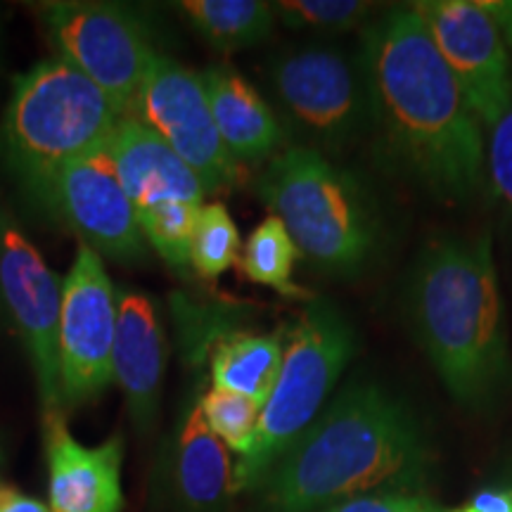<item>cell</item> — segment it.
I'll list each match as a JSON object with an SVG mask.
<instances>
[{
	"mask_svg": "<svg viewBox=\"0 0 512 512\" xmlns=\"http://www.w3.org/2000/svg\"><path fill=\"white\" fill-rule=\"evenodd\" d=\"M240 230L226 204H202L190 247V266L204 280H219L240 259Z\"/></svg>",
	"mask_w": 512,
	"mask_h": 512,
	"instance_id": "22",
	"label": "cell"
},
{
	"mask_svg": "<svg viewBox=\"0 0 512 512\" xmlns=\"http://www.w3.org/2000/svg\"><path fill=\"white\" fill-rule=\"evenodd\" d=\"M477 5L491 17L503 43L512 50V0H477Z\"/></svg>",
	"mask_w": 512,
	"mask_h": 512,
	"instance_id": "30",
	"label": "cell"
},
{
	"mask_svg": "<svg viewBox=\"0 0 512 512\" xmlns=\"http://www.w3.org/2000/svg\"><path fill=\"white\" fill-rule=\"evenodd\" d=\"M174 8L192 31L219 53H238L268 41L275 29L273 3L264 0H183Z\"/></svg>",
	"mask_w": 512,
	"mask_h": 512,
	"instance_id": "20",
	"label": "cell"
},
{
	"mask_svg": "<svg viewBox=\"0 0 512 512\" xmlns=\"http://www.w3.org/2000/svg\"><path fill=\"white\" fill-rule=\"evenodd\" d=\"M0 311L27 351L41 408H62V283L5 202L0 204Z\"/></svg>",
	"mask_w": 512,
	"mask_h": 512,
	"instance_id": "9",
	"label": "cell"
},
{
	"mask_svg": "<svg viewBox=\"0 0 512 512\" xmlns=\"http://www.w3.org/2000/svg\"><path fill=\"white\" fill-rule=\"evenodd\" d=\"M259 200L292 235L302 259L323 273L354 278L377 252L380 223L351 171L309 145L275 155L256 181Z\"/></svg>",
	"mask_w": 512,
	"mask_h": 512,
	"instance_id": "5",
	"label": "cell"
},
{
	"mask_svg": "<svg viewBox=\"0 0 512 512\" xmlns=\"http://www.w3.org/2000/svg\"><path fill=\"white\" fill-rule=\"evenodd\" d=\"M5 72V46H3V24H0V81H3Z\"/></svg>",
	"mask_w": 512,
	"mask_h": 512,
	"instance_id": "31",
	"label": "cell"
},
{
	"mask_svg": "<svg viewBox=\"0 0 512 512\" xmlns=\"http://www.w3.org/2000/svg\"><path fill=\"white\" fill-rule=\"evenodd\" d=\"M406 306L420 347L458 403L482 408L508 387L512 361L489 235L430 242L408 278Z\"/></svg>",
	"mask_w": 512,
	"mask_h": 512,
	"instance_id": "3",
	"label": "cell"
},
{
	"mask_svg": "<svg viewBox=\"0 0 512 512\" xmlns=\"http://www.w3.org/2000/svg\"><path fill=\"white\" fill-rule=\"evenodd\" d=\"M432 451L420 422L380 384L351 382L256 486L261 512H318L373 494H420Z\"/></svg>",
	"mask_w": 512,
	"mask_h": 512,
	"instance_id": "2",
	"label": "cell"
},
{
	"mask_svg": "<svg viewBox=\"0 0 512 512\" xmlns=\"http://www.w3.org/2000/svg\"><path fill=\"white\" fill-rule=\"evenodd\" d=\"M110 150L136 216L162 202L204 204L207 190L195 171L140 121L121 119L110 136Z\"/></svg>",
	"mask_w": 512,
	"mask_h": 512,
	"instance_id": "17",
	"label": "cell"
},
{
	"mask_svg": "<svg viewBox=\"0 0 512 512\" xmlns=\"http://www.w3.org/2000/svg\"><path fill=\"white\" fill-rule=\"evenodd\" d=\"M117 306L119 294L102 256L79 242L74 264L62 283L60 396L64 411L100 399L114 382Z\"/></svg>",
	"mask_w": 512,
	"mask_h": 512,
	"instance_id": "11",
	"label": "cell"
},
{
	"mask_svg": "<svg viewBox=\"0 0 512 512\" xmlns=\"http://www.w3.org/2000/svg\"><path fill=\"white\" fill-rule=\"evenodd\" d=\"M302 259L292 235L278 216H266L256 226L242 247L238 268L249 283L271 287L283 297H309L294 285V266Z\"/></svg>",
	"mask_w": 512,
	"mask_h": 512,
	"instance_id": "21",
	"label": "cell"
},
{
	"mask_svg": "<svg viewBox=\"0 0 512 512\" xmlns=\"http://www.w3.org/2000/svg\"><path fill=\"white\" fill-rule=\"evenodd\" d=\"M280 110L313 150L342 152L375 126L373 91L363 50L304 43L268 64Z\"/></svg>",
	"mask_w": 512,
	"mask_h": 512,
	"instance_id": "7",
	"label": "cell"
},
{
	"mask_svg": "<svg viewBox=\"0 0 512 512\" xmlns=\"http://www.w3.org/2000/svg\"><path fill=\"white\" fill-rule=\"evenodd\" d=\"M55 57L93 81L128 117L152 57L150 29L136 10L105 0H50L36 5Z\"/></svg>",
	"mask_w": 512,
	"mask_h": 512,
	"instance_id": "8",
	"label": "cell"
},
{
	"mask_svg": "<svg viewBox=\"0 0 512 512\" xmlns=\"http://www.w3.org/2000/svg\"><path fill=\"white\" fill-rule=\"evenodd\" d=\"M318 512H446L422 494H373L351 498Z\"/></svg>",
	"mask_w": 512,
	"mask_h": 512,
	"instance_id": "27",
	"label": "cell"
},
{
	"mask_svg": "<svg viewBox=\"0 0 512 512\" xmlns=\"http://www.w3.org/2000/svg\"><path fill=\"white\" fill-rule=\"evenodd\" d=\"M460 512H512V484L477 491Z\"/></svg>",
	"mask_w": 512,
	"mask_h": 512,
	"instance_id": "28",
	"label": "cell"
},
{
	"mask_svg": "<svg viewBox=\"0 0 512 512\" xmlns=\"http://www.w3.org/2000/svg\"><path fill=\"white\" fill-rule=\"evenodd\" d=\"M131 119L152 128L200 178L207 195L230 190L242 178L240 164L216 131L202 74L174 57H152Z\"/></svg>",
	"mask_w": 512,
	"mask_h": 512,
	"instance_id": "10",
	"label": "cell"
},
{
	"mask_svg": "<svg viewBox=\"0 0 512 512\" xmlns=\"http://www.w3.org/2000/svg\"><path fill=\"white\" fill-rule=\"evenodd\" d=\"M235 465L228 448L202 418L200 403L185 406L157 465V491L174 512H226Z\"/></svg>",
	"mask_w": 512,
	"mask_h": 512,
	"instance_id": "15",
	"label": "cell"
},
{
	"mask_svg": "<svg viewBox=\"0 0 512 512\" xmlns=\"http://www.w3.org/2000/svg\"><path fill=\"white\" fill-rule=\"evenodd\" d=\"M283 366V335L228 332L211 351V387L245 396L264 408Z\"/></svg>",
	"mask_w": 512,
	"mask_h": 512,
	"instance_id": "19",
	"label": "cell"
},
{
	"mask_svg": "<svg viewBox=\"0 0 512 512\" xmlns=\"http://www.w3.org/2000/svg\"><path fill=\"white\" fill-rule=\"evenodd\" d=\"M3 470H5V446H3V439H0V477H3Z\"/></svg>",
	"mask_w": 512,
	"mask_h": 512,
	"instance_id": "32",
	"label": "cell"
},
{
	"mask_svg": "<svg viewBox=\"0 0 512 512\" xmlns=\"http://www.w3.org/2000/svg\"><path fill=\"white\" fill-rule=\"evenodd\" d=\"M375 126L406 176L437 202L465 204L486 183L482 124L413 8L361 31Z\"/></svg>",
	"mask_w": 512,
	"mask_h": 512,
	"instance_id": "1",
	"label": "cell"
},
{
	"mask_svg": "<svg viewBox=\"0 0 512 512\" xmlns=\"http://www.w3.org/2000/svg\"><path fill=\"white\" fill-rule=\"evenodd\" d=\"M200 207L188 202H162L140 211L138 223L147 245L166 266L185 271L190 266V247Z\"/></svg>",
	"mask_w": 512,
	"mask_h": 512,
	"instance_id": "24",
	"label": "cell"
},
{
	"mask_svg": "<svg viewBox=\"0 0 512 512\" xmlns=\"http://www.w3.org/2000/svg\"><path fill=\"white\" fill-rule=\"evenodd\" d=\"M200 74L216 131L235 162H271L290 147L283 121L238 69L214 64Z\"/></svg>",
	"mask_w": 512,
	"mask_h": 512,
	"instance_id": "18",
	"label": "cell"
},
{
	"mask_svg": "<svg viewBox=\"0 0 512 512\" xmlns=\"http://www.w3.org/2000/svg\"><path fill=\"white\" fill-rule=\"evenodd\" d=\"M273 12L287 29L313 34L363 31L380 15L377 5L366 0H278L273 3Z\"/></svg>",
	"mask_w": 512,
	"mask_h": 512,
	"instance_id": "23",
	"label": "cell"
},
{
	"mask_svg": "<svg viewBox=\"0 0 512 512\" xmlns=\"http://www.w3.org/2000/svg\"><path fill=\"white\" fill-rule=\"evenodd\" d=\"M55 223L69 226L81 238L79 242L117 264L136 266L147 259V242L136 207L121 185L110 138L83 152L62 171Z\"/></svg>",
	"mask_w": 512,
	"mask_h": 512,
	"instance_id": "13",
	"label": "cell"
},
{
	"mask_svg": "<svg viewBox=\"0 0 512 512\" xmlns=\"http://www.w3.org/2000/svg\"><path fill=\"white\" fill-rule=\"evenodd\" d=\"M166 335L157 306L140 290H121L117 306L112 373L124 392L126 411L140 437L152 434L159 418L166 370Z\"/></svg>",
	"mask_w": 512,
	"mask_h": 512,
	"instance_id": "16",
	"label": "cell"
},
{
	"mask_svg": "<svg viewBox=\"0 0 512 512\" xmlns=\"http://www.w3.org/2000/svg\"><path fill=\"white\" fill-rule=\"evenodd\" d=\"M411 8L456 76L479 124L494 128L512 100L510 50L477 0H422Z\"/></svg>",
	"mask_w": 512,
	"mask_h": 512,
	"instance_id": "12",
	"label": "cell"
},
{
	"mask_svg": "<svg viewBox=\"0 0 512 512\" xmlns=\"http://www.w3.org/2000/svg\"><path fill=\"white\" fill-rule=\"evenodd\" d=\"M456 512H460V510H456Z\"/></svg>",
	"mask_w": 512,
	"mask_h": 512,
	"instance_id": "34",
	"label": "cell"
},
{
	"mask_svg": "<svg viewBox=\"0 0 512 512\" xmlns=\"http://www.w3.org/2000/svg\"><path fill=\"white\" fill-rule=\"evenodd\" d=\"M0 512H50L48 505L12 484H0Z\"/></svg>",
	"mask_w": 512,
	"mask_h": 512,
	"instance_id": "29",
	"label": "cell"
},
{
	"mask_svg": "<svg viewBox=\"0 0 512 512\" xmlns=\"http://www.w3.org/2000/svg\"><path fill=\"white\" fill-rule=\"evenodd\" d=\"M356 354V330L332 302L316 299L283 332V366L256 425L252 451L235 465V494H254L268 470L323 413Z\"/></svg>",
	"mask_w": 512,
	"mask_h": 512,
	"instance_id": "6",
	"label": "cell"
},
{
	"mask_svg": "<svg viewBox=\"0 0 512 512\" xmlns=\"http://www.w3.org/2000/svg\"><path fill=\"white\" fill-rule=\"evenodd\" d=\"M486 166H489V181L496 200L512 216V100L503 117L491 128Z\"/></svg>",
	"mask_w": 512,
	"mask_h": 512,
	"instance_id": "26",
	"label": "cell"
},
{
	"mask_svg": "<svg viewBox=\"0 0 512 512\" xmlns=\"http://www.w3.org/2000/svg\"><path fill=\"white\" fill-rule=\"evenodd\" d=\"M3 204V202H0ZM0 325H5V318H3V311H0Z\"/></svg>",
	"mask_w": 512,
	"mask_h": 512,
	"instance_id": "33",
	"label": "cell"
},
{
	"mask_svg": "<svg viewBox=\"0 0 512 512\" xmlns=\"http://www.w3.org/2000/svg\"><path fill=\"white\" fill-rule=\"evenodd\" d=\"M197 403L207 427L228 451H235L240 458L252 451L261 415V408L254 401L211 387Z\"/></svg>",
	"mask_w": 512,
	"mask_h": 512,
	"instance_id": "25",
	"label": "cell"
},
{
	"mask_svg": "<svg viewBox=\"0 0 512 512\" xmlns=\"http://www.w3.org/2000/svg\"><path fill=\"white\" fill-rule=\"evenodd\" d=\"M41 427L48 472V510L124 512V434H112L100 446H83L69 432L67 413L62 408L43 411Z\"/></svg>",
	"mask_w": 512,
	"mask_h": 512,
	"instance_id": "14",
	"label": "cell"
},
{
	"mask_svg": "<svg viewBox=\"0 0 512 512\" xmlns=\"http://www.w3.org/2000/svg\"><path fill=\"white\" fill-rule=\"evenodd\" d=\"M124 119L81 72L48 57L12 76L0 112V171L31 219L55 223L62 171L105 143Z\"/></svg>",
	"mask_w": 512,
	"mask_h": 512,
	"instance_id": "4",
	"label": "cell"
}]
</instances>
